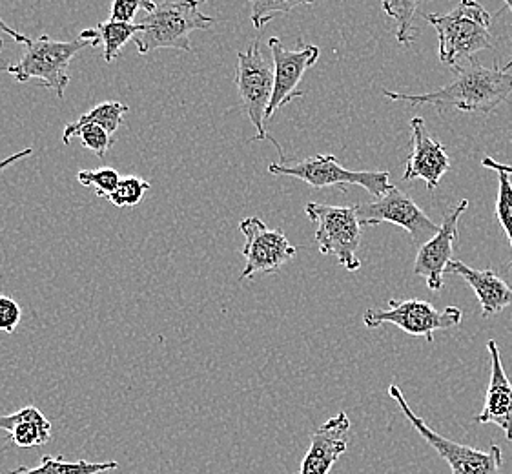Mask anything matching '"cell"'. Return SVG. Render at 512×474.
<instances>
[{
	"label": "cell",
	"mask_w": 512,
	"mask_h": 474,
	"mask_svg": "<svg viewBox=\"0 0 512 474\" xmlns=\"http://www.w3.org/2000/svg\"><path fill=\"white\" fill-rule=\"evenodd\" d=\"M452 70L456 73L454 81L436 92L409 95L383 90V95L396 103L429 104L440 112L458 110L467 114H491L512 95V73L498 66L485 68L480 62H469Z\"/></svg>",
	"instance_id": "6da1fadb"
},
{
	"label": "cell",
	"mask_w": 512,
	"mask_h": 474,
	"mask_svg": "<svg viewBox=\"0 0 512 474\" xmlns=\"http://www.w3.org/2000/svg\"><path fill=\"white\" fill-rule=\"evenodd\" d=\"M423 19L438 31L440 61L451 68L478 52L494 48L491 13L476 0H460L451 13H425Z\"/></svg>",
	"instance_id": "7a4b0ae2"
},
{
	"label": "cell",
	"mask_w": 512,
	"mask_h": 474,
	"mask_svg": "<svg viewBox=\"0 0 512 474\" xmlns=\"http://www.w3.org/2000/svg\"><path fill=\"white\" fill-rule=\"evenodd\" d=\"M214 22V17L199 10V0H168L139 22L141 31L134 37L135 48L141 55L161 48L192 52L190 33L208 30Z\"/></svg>",
	"instance_id": "3957f363"
},
{
	"label": "cell",
	"mask_w": 512,
	"mask_h": 474,
	"mask_svg": "<svg viewBox=\"0 0 512 474\" xmlns=\"http://www.w3.org/2000/svg\"><path fill=\"white\" fill-rule=\"evenodd\" d=\"M101 41H53L50 35H42L37 41H31L21 61L8 62L0 66V72L10 73L17 83H30L33 79L41 81L44 88L52 90L62 99L70 84V64L84 48H97Z\"/></svg>",
	"instance_id": "277c9868"
},
{
	"label": "cell",
	"mask_w": 512,
	"mask_h": 474,
	"mask_svg": "<svg viewBox=\"0 0 512 474\" xmlns=\"http://www.w3.org/2000/svg\"><path fill=\"white\" fill-rule=\"evenodd\" d=\"M236 86L241 104L248 119L256 128V141L270 139L267 132V110L274 95V64L267 61L261 52V44L254 41L246 52H237ZM276 146L281 163H287L283 148L277 141L270 139Z\"/></svg>",
	"instance_id": "5b68a950"
},
{
	"label": "cell",
	"mask_w": 512,
	"mask_h": 474,
	"mask_svg": "<svg viewBox=\"0 0 512 474\" xmlns=\"http://www.w3.org/2000/svg\"><path fill=\"white\" fill-rule=\"evenodd\" d=\"M308 219L316 225V243L323 256H334L349 272L361 268L359 207H334L310 201L305 207Z\"/></svg>",
	"instance_id": "8992f818"
},
{
	"label": "cell",
	"mask_w": 512,
	"mask_h": 474,
	"mask_svg": "<svg viewBox=\"0 0 512 474\" xmlns=\"http://www.w3.org/2000/svg\"><path fill=\"white\" fill-rule=\"evenodd\" d=\"M389 396L398 403L401 413L409 420L414 431L449 464L451 474H502L503 456L498 445L492 444L487 451H480L469 445L452 442L449 438L436 433L427 422H423V418L410 409L405 394L398 385H390Z\"/></svg>",
	"instance_id": "52a82bcc"
},
{
	"label": "cell",
	"mask_w": 512,
	"mask_h": 474,
	"mask_svg": "<svg viewBox=\"0 0 512 474\" xmlns=\"http://www.w3.org/2000/svg\"><path fill=\"white\" fill-rule=\"evenodd\" d=\"M268 172L274 176H288L299 179L312 188H330V186H363L369 194L378 197L389 192V172H356L349 170L338 163L334 155L321 154L316 157H308L296 165H283V163H272L268 166Z\"/></svg>",
	"instance_id": "ba28073f"
},
{
	"label": "cell",
	"mask_w": 512,
	"mask_h": 474,
	"mask_svg": "<svg viewBox=\"0 0 512 474\" xmlns=\"http://www.w3.org/2000/svg\"><path fill=\"white\" fill-rule=\"evenodd\" d=\"M463 320V312L458 307L438 310L423 299H390L389 309H369L363 314L367 329H378L385 323L400 327L410 336H418L432 343L436 330L458 327Z\"/></svg>",
	"instance_id": "9c48e42d"
},
{
	"label": "cell",
	"mask_w": 512,
	"mask_h": 474,
	"mask_svg": "<svg viewBox=\"0 0 512 474\" xmlns=\"http://www.w3.org/2000/svg\"><path fill=\"white\" fill-rule=\"evenodd\" d=\"M361 227H378L381 223H394L409 232L416 245H423L436 236L438 225L421 210L409 194L398 186H390L389 192L359 207Z\"/></svg>",
	"instance_id": "30bf717a"
},
{
	"label": "cell",
	"mask_w": 512,
	"mask_h": 474,
	"mask_svg": "<svg viewBox=\"0 0 512 474\" xmlns=\"http://www.w3.org/2000/svg\"><path fill=\"white\" fill-rule=\"evenodd\" d=\"M239 230L246 239L241 250L246 263L239 281L256 274H274L290 259L296 258L297 248L290 245L287 236L281 230L268 228L259 217H246L239 223Z\"/></svg>",
	"instance_id": "8fae6325"
},
{
	"label": "cell",
	"mask_w": 512,
	"mask_h": 474,
	"mask_svg": "<svg viewBox=\"0 0 512 474\" xmlns=\"http://www.w3.org/2000/svg\"><path fill=\"white\" fill-rule=\"evenodd\" d=\"M274 61V95L267 110V121L283 106L292 103L297 97H303V92L297 90L303 81V75L318 62L319 48L314 44H305L303 39L297 41L296 50H287L281 39L272 37L268 41Z\"/></svg>",
	"instance_id": "7c38bea8"
},
{
	"label": "cell",
	"mask_w": 512,
	"mask_h": 474,
	"mask_svg": "<svg viewBox=\"0 0 512 474\" xmlns=\"http://www.w3.org/2000/svg\"><path fill=\"white\" fill-rule=\"evenodd\" d=\"M467 208H469V201L461 199L458 205H454L443 216L436 236L429 239L427 243H423L418 250L416 263H414V276L425 278L427 287L434 292L443 289V274L454 254V245L460 237L458 221L463 216V212H467Z\"/></svg>",
	"instance_id": "4fadbf2b"
},
{
	"label": "cell",
	"mask_w": 512,
	"mask_h": 474,
	"mask_svg": "<svg viewBox=\"0 0 512 474\" xmlns=\"http://www.w3.org/2000/svg\"><path fill=\"white\" fill-rule=\"evenodd\" d=\"M451 170V157L447 148L436 141L423 117L410 119V154L405 159V172L403 181L423 179L429 190H436L440 185L441 177Z\"/></svg>",
	"instance_id": "5bb4252c"
},
{
	"label": "cell",
	"mask_w": 512,
	"mask_h": 474,
	"mask_svg": "<svg viewBox=\"0 0 512 474\" xmlns=\"http://www.w3.org/2000/svg\"><path fill=\"white\" fill-rule=\"evenodd\" d=\"M350 423L347 413H339L319 425L310 436V447L301 462L299 474H330L339 458L347 453L350 442Z\"/></svg>",
	"instance_id": "9a60e30c"
},
{
	"label": "cell",
	"mask_w": 512,
	"mask_h": 474,
	"mask_svg": "<svg viewBox=\"0 0 512 474\" xmlns=\"http://www.w3.org/2000/svg\"><path fill=\"white\" fill-rule=\"evenodd\" d=\"M487 351L491 354V382L485 392L483 411L474 416V422L492 423L502 429L505 438L512 442V383L503 369L502 352L498 343L491 340L487 343Z\"/></svg>",
	"instance_id": "2e32d148"
},
{
	"label": "cell",
	"mask_w": 512,
	"mask_h": 474,
	"mask_svg": "<svg viewBox=\"0 0 512 474\" xmlns=\"http://www.w3.org/2000/svg\"><path fill=\"white\" fill-rule=\"evenodd\" d=\"M447 274L463 279L476 294L482 305L483 318H491L494 314L512 305V287L503 281L492 268L478 270L465 265L460 259H451L447 265Z\"/></svg>",
	"instance_id": "e0dca14e"
},
{
	"label": "cell",
	"mask_w": 512,
	"mask_h": 474,
	"mask_svg": "<svg viewBox=\"0 0 512 474\" xmlns=\"http://www.w3.org/2000/svg\"><path fill=\"white\" fill-rule=\"evenodd\" d=\"M0 431L8 433V444L21 449L41 447L52 440V423L33 405L0 416Z\"/></svg>",
	"instance_id": "ac0fdd59"
},
{
	"label": "cell",
	"mask_w": 512,
	"mask_h": 474,
	"mask_svg": "<svg viewBox=\"0 0 512 474\" xmlns=\"http://www.w3.org/2000/svg\"><path fill=\"white\" fill-rule=\"evenodd\" d=\"M128 106L119 101H104V103L93 106L92 110H88L86 114H82L75 123L68 124L64 128V134H62V143L64 145H70V141L73 139V135L77 130H81L82 126H88V124H97L104 128L108 134H117L119 126L123 124L124 115L128 114Z\"/></svg>",
	"instance_id": "d6986e66"
},
{
	"label": "cell",
	"mask_w": 512,
	"mask_h": 474,
	"mask_svg": "<svg viewBox=\"0 0 512 474\" xmlns=\"http://www.w3.org/2000/svg\"><path fill=\"white\" fill-rule=\"evenodd\" d=\"M117 462H88V460H75L68 462L62 456L55 458L52 454H44L41 464L37 467H17L8 474H103L117 469Z\"/></svg>",
	"instance_id": "ffe728a7"
},
{
	"label": "cell",
	"mask_w": 512,
	"mask_h": 474,
	"mask_svg": "<svg viewBox=\"0 0 512 474\" xmlns=\"http://www.w3.org/2000/svg\"><path fill=\"white\" fill-rule=\"evenodd\" d=\"M423 0H381L383 11L396 22V41L401 46H410L416 41V13Z\"/></svg>",
	"instance_id": "44dd1931"
},
{
	"label": "cell",
	"mask_w": 512,
	"mask_h": 474,
	"mask_svg": "<svg viewBox=\"0 0 512 474\" xmlns=\"http://www.w3.org/2000/svg\"><path fill=\"white\" fill-rule=\"evenodd\" d=\"M99 37L103 42L104 61H115L124 46L130 41H134L135 35L141 31V24H132V22H99L97 26Z\"/></svg>",
	"instance_id": "7402d4cb"
},
{
	"label": "cell",
	"mask_w": 512,
	"mask_h": 474,
	"mask_svg": "<svg viewBox=\"0 0 512 474\" xmlns=\"http://www.w3.org/2000/svg\"><path fill=\"white\" fill-rule=\"evenodd\" d=\"M252 6L250 19L256 30H263L268 22L274 21L281 15H287L299 6L314 4L316 0H248Z\"/></svg>",
	"instance_id": "603a6c76"
},
{
	"label": "cell",
	"mask_w": 512,
	"mask_h": 474,
	"mask_svg": "<svg viewBox=\"0 0 512 474\" xmlns=\"http://www.w3.org/2000/svg\"><path fill=\"white\" fill-rule=\"evenodd\" d=\"M121 179L123 177L119 176L117 170H113L110 166H103V168H97V170H81L77 174V181L82 186H92V188H95L97 196L106 197V199L117 190Z\"/></svg>",
	"instance_id": "cb8c5ba5"
},
{
	"label": "cell",
	"mask_w": 512,
	"mask_h": 474,
	"mask_svg": "<svg viewBox=\"0 0 512 474\" xmlns=\"http://www.w3.org/2000/svg\"><path fill=\"white\" fill-rule=\"evenodd\" d=\"M148 190H150V183L141 177H123L117 190L112 196H108V201L117 208L137 207Z\"/></svg>",
	"instance_id": "d4e9b609"
},
{
	"label": "cell",
	"mask_w": 512,
	"mask_h": 474,
	"mask_svg": "<svg viewBox=\"0 0 512 474\" xmlns=\"http://www.w3.org/2000/svg\"><path fill=\"white\" fill-rule=\"evenodd\" d=\"M498 174V197H496V219L503 228L512 248V183L511 176L502 170Z\"/></svg>",
	"instance_id": "484cf974"
},
{
	"label": "cell",
	"mask_w": 512,
	"mask_h": 474,
	"mask_svg": "<svg viewBox=\"0 0 512 474\" xmlns=\"http://www.w3.org/2000/svg\"><path fill=\"white\" fill-rule=\"evenodd\" d=\"M73 137H81L82 146L92 150L97 157H104L106 152L110 150V146L113 145L112 135L97 124L82 126L81 130H77Z\"/></svg>",
	"instance_id": "4316f807"
},
{
	"label": "cell",
	"mask_w": 512,
	"mask_h": 474,
	"mask_svg": "<svg viewBox=\"0 0 512 474\" xmlns=\"http://www.w3.org/2000/svg\"><path fill=\"white\" fill-rule=\"evenodd\" d=\"M157 8L154 0H113L110 8V21L132 22L137 11L152 13Z\"/></svg>",
	"instance_id": "83f0119b"
},
{
	"label": "cell",
	"mask_w": 512,
	"mask_h": 474,
	"mask_svg": "<svg viewBox=\"0 0 512 474\" xmlns=\"http://www.w3.org/2000/svg\"><path fill=\"white\" fill-rule=\"evenodd\" d=\"M21 320V305L15 299L10 298V296L0 294V332L13 334L15 329L19 327Z\"/></svg>",
	"instance_id": "f1b7e54d"
},
{
	"label": "cell",
	"mask_w": 512,
	"mask_h": 474,
	"mask_svg": "<svg viewBox=\"0 0 512 474\" xmlns=\"http://www.w3.org/2000/svg\"><path fill=\"white\" fill-rule=\"evenodd\" d=\"M2 35H8L11 41H15L17 44H26V46H30L31 44L30 37H26V35H22L19 31L13 30V28H10V26L4 22V19L0 17V37H2Z\"/></svg>",
	"instance_id": "f546056e"
},
{
	"label": "cell",
	"mask_w": 512,
	"mask_h": 474,
	"mask_svg": "<svg viewBox=\"0 0 512 474\" xmlns=\"http://www.w3.org/2000/svg\"><path fill=\"white\" fill-rule=\"evenodd\" d=\"M33 154V150L31 148H24L21 152H17V154L10 155V157H6V159H2L0 161V172H4L6 168H10L13 163H17V161H21V159H26V157H30Z\"/></svg>",
	"instance_id": "4dcf8cb0"
},
{
	"label": "cell",
	"mask_w": 512,
	"mask_h": 474,
	"mask_svg": "<svg viewBox=\"0 0 512 474\" xmlns=\"http://www.w3.org/2000/svg\"><path fill=\"white\" fill-rule=\"evenodd\" d=\"M482 165L487 168V170H492V172H496V170H502L505 174H509L512 176V166L502 165V163H498V161H494L492 157H483Z\"/></svg>",
	"instance_id": "1f68e13d"
},
{
	"label": "cell",
	"mask_w": 512,
	"mask_h": 474,
	"mask_svg": "<svg viewBox=\"0 0 512 474\" xmlns=\"http://www.w3.org/2000/svg\"><path fill=\"white\" fill-rule=\"evenodd\" d=\"M502 2H505V6H507V10L511 11V15H512V0H502ZM512 68V59L511 61L507 62V64H505V66H503L502 70L503 72H509V70H511Z\"/></svg>",
	"instance_id": "d6a6232c"
},
{
	"label": "cell",
	"mask_w": 512,
	"mask_h": 474,
	"mask_svg": "<svg viewBox=\"0 0 512 474\" xmlns=\"http://www.w3.org/2000/svg\"><path fill=\"white\" fill-rule=\"evenodd\" d=\"M2 44H4V42H2V37H0V50H2Z\"/></svg>",
	"instance_id": "836d02e7"
},
{
	"label": "cell",
	"mask_w": 512,
	"mask_h": 474,
	"mask_svg": "<svg viewBox=\"0 0 512 474\" xmlns=\"http://www.w3.org/2000/svg\"><path fill=\"white\" fill-rule=\"evenodd\" d=\"M199 2H208V0H199Z\"/></svg>",
	"instance_id": "e575fe53"
},
{
	"label": "cell",
	"mask_w": 512,
	"mask_h": 474,
	"mask_svg": "<svg viewBox=\"0 0 512 474\" xmlns=\"http://www.w3.org/2000/svg\"><path fill=\"white\" fill-rule=\"evenodd\" d=\"M509 268H512V261H511V265H509Z\"/></svg>",
	"instance_id": "d590c367"
}]
</instances>
